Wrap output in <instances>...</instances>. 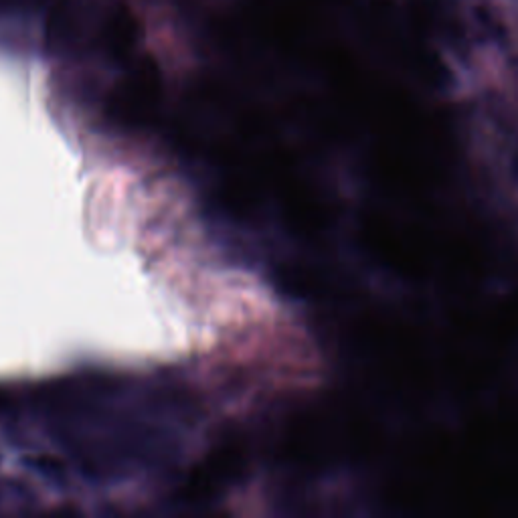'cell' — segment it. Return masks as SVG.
<instances>
[{"instance_id": "obj_1", "label": "cell", "mask_w": 518, "mask_h": 518, "mask_svg": "<svg viewBox=\"0 0 518 518\" xmlns=\"http://www.w3.org/2000/svg\"><path fill=\"white\" fill-rule=\"evenodd\" d=\"M504 3L510 7V11L514 13V17H516V21H518V0H504Z\"/></svg>"}]
</instances>
